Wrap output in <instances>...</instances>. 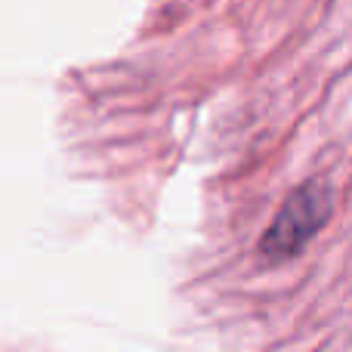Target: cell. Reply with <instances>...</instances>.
<instances>
[{
  "label": "cell",
  "mask_w": 352,
  "mask_h": 352,
  "mask_svg": "<svg viewBox=\"0 0 352 352\" xmlns=\"http://www.w3.org/2000/svg\"><path fill=\"white\" fill-rule=\"evenodd\" d=\"M331 210H334V192H331L328 182L312 179L306 186H300L285 201V207L278 210V217L272 219V226L263 235V256H269V260L297 256L322 232V226L331 219Z\"/></svg>",
  "instance_id": "cell-1"
}]
</instances>
